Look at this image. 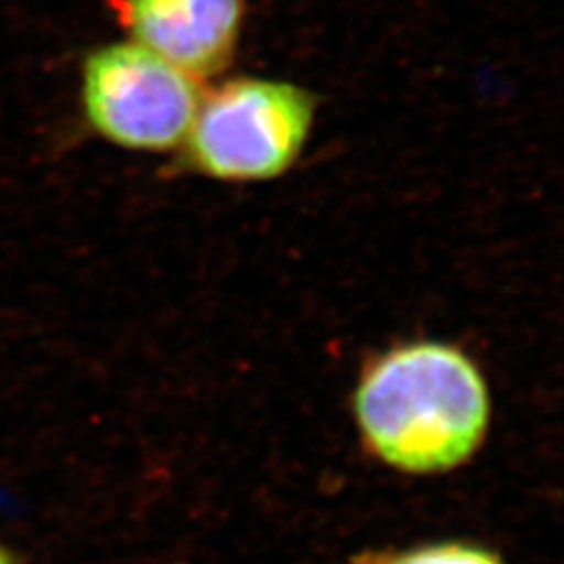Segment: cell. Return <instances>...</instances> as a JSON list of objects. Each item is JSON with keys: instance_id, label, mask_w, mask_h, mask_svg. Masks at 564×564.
<instances>
[{"instance_id": "obj_2", "label": "cell", "mask_w": 564, "mask_h": 564, "mask_svg": "<svg viewBox=\"0 0 564 564\" xmlns=\"http://www.w3.org/2000/svg\"><path fill=\"white\" fill-rule=\"evenodd\" d=\"M316 120L314 97L291 82L235 78L203 93L182 142L188 167L223 182L274 181L300 160Z\"/></svg>"}, {"instance_id": "obj_3", "label": "cell", "mask_w": 564, "mask_h": 564, "mask_svg": "<svg viewBox=\"0 0 564 564\" xmlns=\"http://www.w3.org/2000/svg\"><path fill=\"white\" fill-rule=\"evenodd\" d=\"M202 99L199 80L137 42L105 44L82 63L84 120L102 141L126 151L181 147Z\"/></svg>"}, {"instance_id": "obj_4", "label": "cell", "mask_w": 564, "mask_h": 564, "mask_svg": "<svg viewBox=\"0 0 564 564\" xmlns=\"http://www.w3.org/2000/svg\"><path fill=\"white\" fill-rule=\"evenodd\" d=\"M130 41L195 80L218 76L241 39L242 0H111Z\"/></svg>"}, {"instance_id": "obj_5", "label": "cell", "mask_w": 564, "mask_h": 564, "mask_svg": "<svg viewBox=\"0 0 564 564\" xmlns=\"http://www.w3.org/2000/svg\"><path fill=\"white\" fill-rule=\"evenodd\" d=\"M349 564H506L505 558L475 542L444 540L398 550H362Z\"/></svg>"}, {"instance_id": "obj_6", "label": "cell", "mask_w": 564, "mask_h": 564, "mask_svg": "<svg viewBox=\"0 0 564 564\" xmlns=\"http://www.w3.org/2000/svg\"><path fill=\"white\" fill-rule=\"evenodd\" d=\"M0 564H20L18 558H15V554L2 544H0Z\"/></svg>"}, {"instance_id": "obj_1", "label": "cell", "mask_w": 564, "mask_h": 564, "mask_svg": "<svg viewBox=\"0 0 564 564\" xmlns=\"http://www.w3.org/2000/svg\"><path fill=\"white\" fill-rule=\"evenodd\" d=\"M362 444L405 475H442L485 444L491 393L477 362L444 341H410L364 366L354 391Z\"/></svg>"}]
</instances>
